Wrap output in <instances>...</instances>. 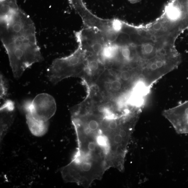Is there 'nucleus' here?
I'll return each mask as SVG.
<instances>
[{"instance_id": "nucleus-14", "label": "nucleus", "mask_w": 188, "mask_h": 188, "mask_svg": "<svg viewBox=\"0 0 188 188\" xmlns=\"http://www.w3.org/2000/svg\"><path fill=\"white\" fill-rule=\"evenodd\" d=\"M117 32L114 31V30L111 28L109 30H108L106 33V37L107 40L110 43H112L116 40L117 38Z\"/></svg>"}, {"instance_id": "nucleus-1", "label": "nucleus", "mask_w": 188, "mask_h": 188, "mask_svg": "<svg viewBox=\"0 0 188 188\" xmlns=\"http://www.w3.org/2000/svg\"><path fill=\"white\" fill-rule=\"evenodd\" d=\"M71 118L77 147L70 163L61 169L64 180L88 188L110 168L124 171L135 126L90 111L73 112Z\"/></svg>"}, {"instance_id": "nucleus-10", "label": "nucleus", "mask_w": 188, "mask_h": 188, "mask_svg": "<svg viewBox=\"0 0 188 188\" xmlns=\"http://www.w3.org/2000/svg\"><path fill=\"white\" fill-rule=\"evenodd\" d=\"M100 65L98 61L96 60H92L88 61L87 69L91 75L94 74L99 70Z\"/></svg>"}, {"instance_id": "nucleus-15", "label": "nucleus", "mask_w": 188, "mask_h": 188, "mask_svg": "<svg viewBox=\"0 0 188 188\" xmlns=\"http://www.w3.org/2000/svg\"><path fill=\"white\" fill-rule=\"evenodd\" d=\"M128 1L130 2L131 3H137L140 0H128Z\"/></svg>"}, {"instance_id": "nucleus-6", "label": "nucleus", "mask_w": 188, "mask_h": 188, "mask_svg": "<svg viewBox=\"0 0 188 188\" xmlns=\"http://www.w3.org/2000/svg\"><path fill=\"white\" fill-rule=\"evenodd\" d=\"M15 106L13 101L6 100L0 109V137L1 140L7 133L14 122Z\"/></svg>"}, {"instance_id": "nucleus-9", "label": "nucleus", "mask_w": 188, "mask_h": 188, "mask_svg": "<svg viewBox=\"0 0 188 188\" xmlns=\"http://www.w3.org/2000/svg\"><path fill=\"white\" fill-rule=\"evenodd\" d=\"M118 77V78L125 85L133 80L134 76L133 73L130 71L125 70L121 71L119 73Z\"/></svg>"}, {"instance_id": "nucleus-13", "label": "nucleus", "mask_w": 188, "mask_h": 188, "mask_svg": "<svg viewBox=\"0 0 188 188\" xmlns=\"http://www.w3.org/2000/svg\"><path fill=\"white\" fill-rule=\"evenodd\" d=\"M120 52L122 57L126 61H129L131 59V52L128 47H124L121 49Z\"/></svg>"}, {"instance_id": "nucleus-2", "label": "nucleus", "mask_w": 188, "mask_h": 188, "mask_svg": "<svg viewBox=\"0 0 188 188\" xmlns=\"http://www.w3.org/2000/svg\"><path fill=\"white\" fill-rule=\"evenodd\" d=\"M1 37L15 78H19L27 69L43 61L35 26L28 15L21 10L1 20Z\"/></svg>"}, {"instance_id": "nucleus-5", "label": "nucleus", "mask_w": 188, "mask_h": 188, "mask_svg": "<svg viewBox=\"0 0 188 188\" xmlns=\"http://www.w3.org/2000/svg\"><path fill=\"white\" fill-rule=\"evenodd\" d=\"M163 114L179 134H188V100L164 111Z\"/></svg>"}, {"instance_id": "nucleus-3", "label": "nucleus", "mask_w": 188, "mask_h": 188, "mask_svg": "<svg viewBox=\"0 0 188 188\" xmlns=\"http://www.w3.org/2000/svg\"><path fill=\"white\" fill-rule=\"evenodd\" d=\"M20 107L25 112L27 124L32 134L37 137L45 135L49 120L57 110L53 97L47 94H40L32 100L24 101Z\"/></svg>"}, {"instance_id": "nucleus-8", "label": "nucleus", "mask_w": 188, "mask_h": 188, "mask_svg": "<svg viewBox=\"0 0 188 188\" xmlns=\"http://www.w3.org/2000/svg\"><path fill=\"white\" fill-rule=\"evenodd\" d=\"M125 85L119 78L113 79L106 83V88L108 91L116 94L121 92L124 89Z\"/></svg>"}, {"instance_id": "nucleus-11", "label": "nucleus", "mask_w": 188, "mask_h": 188, "mask_svg": "<svg viewBox=\"0 0 188 188\" xmlns=\"http://www.w3.org/2000/svg\"><path fill=\"white\" fill-rule=\"evenodd\" d=\"M1 98L3 99L7 93V82L3 75H1Z\"/></svg>"}, {"instance_id": "nucleus-12", "label": "nucleus", "mask_w": 188, "mask_h": 188, "mask_svg": "<svg viewBox=\"0 0 188 188\" xmlns=\"http://www.w3.org/2000/svg\"><path fill=\"white\" fill-rule=\"evenodd\" d=\"M104 46L105 45L100 42H95L91 45V50L96 55H100Z\"/></svg>"}, {"instance_id": "nucleus-4", "label": "nucleus", "mask_w": 188, "mask_h": 188, "mask_svg": "<svg viewBox=\"0 0 188 188\" xmlns=\"http://www.w3.org/2000/svg\"><path fill=\"white\" fill-rule=\"evenodd\" d=\"M79 44V48L72 55L54 60L47 71V77L52 83L55 85L69 77L82 76L88 61L85 63L84 54Z\"/></svg>"}, {"instance_id": "nucleus-7", "label": "nucleus", "mask_w": 188, "mask_h": 188, "mask_svg": "<svg viewBox=\"0 0 188 188\" xmlns=\"http://www.w3.org/2000/svg\"><path fill=\"white\" fill-rule=\"evenodd\" d=\"M118 52L119 47L117 45L111 43L105 45L100 55L103 60H111L117 56Z\"/></svg>"}]
</instances>
